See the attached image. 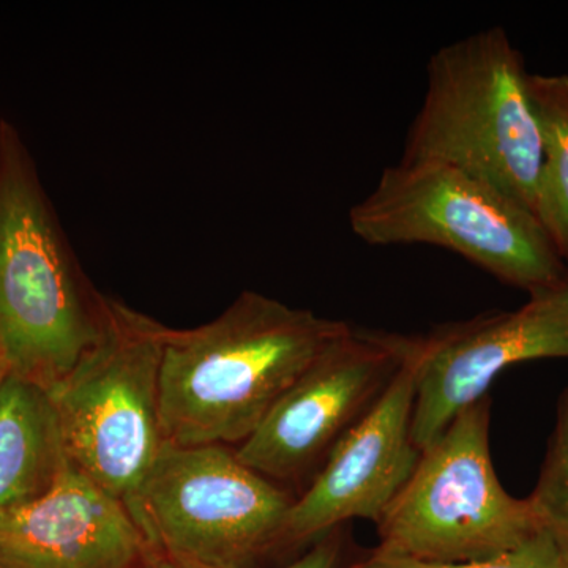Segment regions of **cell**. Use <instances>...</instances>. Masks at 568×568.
<instances>
[{"label":"cell","mask_w":568,"mask_h":568,"mask_svg":"<svg viewBox=\"0 0 568 568\" xmlns=\"http://www.w3.org/2000/svg\"><path fill=\"white\" fill-rule=\"evenodd\" d=\"M93 287L11 123L0 121V338L11 376L51 390L102 334Z\"/></svg>","instance_id":"cell-2"},{"label":"cell","mask_w":568,"mask_h":568,"mask_svg":"<svg viewBox=\"0 0 568 568\" xmlns=\"http://www.w3.org/2000/svg\"><path fill=\"white\" fill-rule=\"evenodd\" d=\"M403 362L368 414L331 452L284 525L282 551L312 547L354 518L381 521L413 476L422 452L413 440L414 369Z\"/></svg>","instance_id":"cell-10"},{"label":"cell","mask_w":568,"mask_h":568,"mask_svg":"<svg viewBox=\"0 0 568 568\" xmlns=\"http://www.w3.org/2000/svg\"><path fill=\"white\" fill-rule=\"evenodd\" d=\"M528 500L541 528L568 548V387L560 395L555 432Z\"/></svg>","instance_id":"cell-14"},{"label":"cell","mask_w":568,"mask_h":568,"mask_svg":"<svg viewBox=\"0 0 568 568\" xmlns=\"http://www.w3.org/2000/svg\"><path fill=\"white\" fill-rule=\"evenodd\" d=\"M406 353L416 386L413 440L422 452L511 365L568 358V290L534 295L514 312L406 335Z\"/></svg>","instance_id":"cell-9"},{"label":"cell","mask_w":568,"mask_h":568,"mask_svg":"<svg viewBox=\"0 0 568 568\" xmlns=\"http://www.w3.org/2000/svg\"><path fill=\"white\" fill-rule=\"evenodd\" d=\"M166 327L111 297L102 334L48 390L67 458L123 504L166 447L160 417Z\"/></svg>","instance_id":"cell-5"},{"label":"cell","mask_w":568,"mask_h":568,"mask_svg":"<svg viewBox=\"0 0 568 568\" xmlns=\"http://www.w3.org/2000/svg\"><path fill=\"white\" fill-rule=\"evenodd\" d=\"M345 568H568V548L547 529L540 528L518 547L481 562L436 566L373 549L365 558Z\"/></svg>","instance_id":"cell-15"},{"label":"cell","mask_w":568,"mask_h":568,"mask_svg":"<svg viewBox=\"0 0 568 568\" xmlns=\"http://www.w3.org/2000/svg\"><path fill=\"white\" fill-rule=\"evenodd\" d=\"M426 74L402 162L450 164L537 216L544 145L530 73L507 32L485 29L439 48Z\"/></svg>","instance_id":"cell-3"},{"label":"cell","mask_w":568,"mask_h":568,"mask_svg":"<svg viewBox=\"0 0 568 568\" xmlns=\"http://www.w3.org/2000/svg\"><path fill=\"white\" fill-rule=\"evenodd\" d=\"M347 328L254 291L209 323L166 327L160 369L166 444L241 446Z\"/></svg>","instance_id":"cell-1"},{"label":"cell","mask_w":568,"mask_h":568,"mask_svg":"<svg viewBox=\"0 0 568 568\" xmlns=\"http://www.w3.org/2000/svg\"><path fill=\"white\" fill-rule=\"evenodd\" d=\"M294 500L226 446L166 444L125 506L153 555L179 568H261L283 552Z\"/></svg>","instance_id":"cell-6"},{"label":"cell","mask_w":568,"mask_h":568,"mask_svg":"<svg viewBox=\"0 0 568 568\" xmlns=\"http://www.w3.org/2000/svg\"><path fill=\"white\" fill-rule=\"evenodd\" d=\"M69 462L48 390L7 377L0 387V511L47 495Z\"/></svg>","instance_id":"cell-12"},{"label":"cell","mask_w":568,"mask_h":568,"mask_svg":"<svg viewBox=\"0 0 568 568\" xmlns=\"http://www.w3.org/2000/svg\"><path fill=\"white\" fill-rule=\"evenodd\" d=\"M405 336L347 328L235 450L272 481L320 470L336 444L372 410L403 362Z\"/></svg>","instance_id":"cell-8"},{"label":"cell","mask_w":568,"mask_h":568,"mask_svg":"<svg viewBox=\"0 0 568 568\" xmlns=\"http://www.w3.org/2000/svg\"><path fill=\"white\" fill-rule=\"evenodd\" d=\"M152 556L125 504L70 462L47 495L0 511V568H141Z\"/></svg>","instance_id":"cell-11"},{"label":"cell","mask_w":568,"mask_h":568,"mask_svg":"<svg viewBox=\"0 0 568 568\" xmlns=\"http://www.w3.org/2000/svg\"><path fill=\"white\" fill-rule=\"evenodd\" d=\"M491 399L467 407L432 446L377 523L379 551L459 566L503 555L541 528L528 497L508 495L489 452Z\"/></svg>","instance_id":"cell-7"},{"label":"cell","mask_w":568,"mask_h":568,"mask_svg":"<svg viewBox=\"0 0 568 568\" xmlns=\"http://www.w3.org/2000/svg\"><path fill=\"white\" fill-rule=\"evenodd\" d=\"M11 375V364L9 353H7L6 345L0 338V387L6 383L7 377Z\"/></svg>","instance_id":"cell-17"},{"label":"cell","mask_w":568,"mask_h":568,"mask_svg":"<svg viewBox=\"0 0 568 568\" xmlns=\"http://www.w3.org/2000/svg\"><path fill=\"white\" fill-rule=\"evenodd\" d=\"M529 93L544 145L537 219L568 265V74H530Z\"/></svg>","instance_id":"cell-13"},{"label":"cell","mask_w":568,"mask_h":568,"mask_svg":"<svg viewBox=\"0 0 568 568\" xmlns=\"http://www.w3.org/2000/svg\"><path fill=\"white\" fill-rule=\"evenodd\" d=\"M349 224L368 245L428 244L462 254L530 297L568 290V265L537 216L450 164L399 160L386 168L351 209Z\"/></svg>","instance_id":"cell-4"},{"label":"cell","mask_w":568,"mask_h":568,"mask_svg":"<svg viewBox=\"0 0 568 568\" xmlns=\"http://www.w3.org/2000/svg\"><path fill=\"white\" fill-rule=\"evenodd\" d=\"M141 568H179L175 564L171 562L170 559L163 558V556L153 555L152 558L145 560L144 566Z\"/></svg>","instance_id":"cell-18"},{"label":"cell","mask_w":568,"mask_h":568,"mask_svg":"<svg viewBox=\"0 0 568 568\" xmlns=\"http://www.w3.org/2000/svg\"><path fill=\"white\" fill-rule=\"evenodd\" d=\"M342 562L343 537L339 528L317 540L301 558L278 568H345Z\"/></svg>","instance_id":"cell-16"}]
</instances>
